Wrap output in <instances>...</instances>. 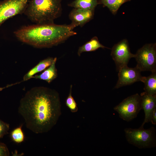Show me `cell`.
<instances>
[{"instance_id":"52a82bcc","label":"cell","mask_w":156,"mask_h":156,"mask_svg":"<svg viewBox=\"0 0 156 156\" xmlns=\"http://www.w3.org/2000/svg\"><path fill=\"white\" fill-rule=\"evenodd\" d=\"M30 0H4L0 1V26L6 21L23 13Z\"/></svg>"},{"instance_id":"8992f818","label":"cell","mask_w":156,"mask_h":156,"mask_svg":"<svg viewBox=\"0 0 156 156\" xmlns=\"http://www.w3.org/2000/svg\"><path fill=\"white\" fill-rule=\"evenodd\" d=\"M120 117L129 122L136 117L142 109L141 98L138 94L129 96L123 100L114 108Z\"/></svg>"},{"instance_id":"ffe728a7","label":"cell","mask_w":156,"mask_h":156,"mask_svg":"<svg viewBox=\"0 0 156 156\" xmlns=\"http://www.w3.org/2000/svg\"><path fill=\"white\" fill-rule=\"evenodd\" d=\"M10 125L0 119V139L8 134Z\"/></svg>"},{"instance_id":"4fadbf2b","label":"cell","mask_w":156,"mask_h":156,"mask_svg":"<svg viewBox=\"0 0 156 156\" xmlns=\"http://www.w3.org/2000/svg\"><path fill=\"white\" fill-rule=\"evenodd\" d=\"M53 59L52 57H48L40 61L24 75L23 81L29 79L36 74L45 70L51 64Z\"/></svg>"},{"instance_id":"6da1fadb","label":"cell","mask_w":156,"mask_h":156,"mask_svg":"<svg viewBox=\"0 0 156 156\" xmlns=\"http://www.w3.org/2000/svg\"><path fill=\"white\" fill-rule=\"evenodd\" d=\"M18 112L28 129L36 134L47 132L61 114L59 94L46 87L33 88L20 100Z\"/></svg>"},{"instance_id":"e0dca14e","label":"cell","mask_w":156,"mask_h":156,"mask_svg":"<svg viewBox=\"0 0 156 156\" xmlns=\"http://www.w3.org/2000/svg\"><path fill=\"white\" fill-rule=\"evenodd\" d=\"M100 3L104 6L107 7L111 13L115 15L123 3L131 0H99Z\"/></svg>"},{"instance_id":"d6986e66","label":"cell","mask_w":156,"mask_h":156,"mask_svg":"<svg viewBox=\"0 0 156 156\" xmlns=\"http://www.w3.org/2000/svg\"><path fill=\"white\" fill-rule=\"evenodd\" d=\"M72 85H71L68 95L66 100V104L71 112L75 113L77 112L78 109L77 103L72 96Z\"/></svg>"},{"instance_id":"30bf717a","label":"cell","mask_w":156,"mask_h":156,"mask_svg":"<svg viewBox=\"0 0 156 156\" xmlns=\"http://www.w3.org/2000/svg\"><path fill=\"white\" fill-rule=\"evenodd\" d=\"M94 10H85L74 8L70 12L69 17L71 24L75 27L82 26L93 17Z\"/></svg>"},{"instance_id":"ac0fdd59","label":"cell","mask_w":156,"mask_h":156,"mask_svg":"<svg viewBox=\"0 0 156 156\" xmlns=\"http://www.w3.org/2000/svg\"><path fill=\"white\" fill-rule=\"evenodd\" d=\"M22 125H21L15 128L11 132V138L12 140L16 143H21L25 140V135L22 129Z\"/></svg>"},{"instance_id":"44dd1931","label":"cell","mask_w":156,"mask_h":156,"mask_svg":"<svg viewBox=\"0 0 156 156\" xmlns=\"http://www.w3.org/2000/svg\"><path fill=\"white\" fill-rule=\"evenodd\" d=\"M10 152L7 145L0 142V156H9Z\"/></svg>"},{"instance_id":"2e32d148","label":"cell","mask_w":156,"mask_h":156,"mask_svg":"<svg viewBox=\"0 0 156 156\" xmlns=\"http://www.w3.org/2000/svg\"><path fill=\"white\" fill-rule=\"evenodd\" d=\"M100 3L99 0H75L68 5L74 8L94 10Z\"/></svg>"},{"instance_id":"8fae6325","label":"cell","mask_w":156,"mask_h":156,"mask_svg":"<svg viewBox=\"0 0 156 156\" xmlns=\"http://www.w3.org/2000/svg\"><path fill=\"white\" fill-rule=\"evenodd\" d=\"M142 109L144 111L145 118L141 127H143L144 124L150 122L151 116L153 110L156 108V95L148 94L145 92L140 94Z\"/></svg>"},{"instance_id":"7c38bea8","label":"cell","mask_w":156,"mask_h":156,"mask_svg":"<svg viewBox=\"0 0 156 156\" xmlns=\"http://www.w3.org/2000/svg\"><path fill=\"white\" fill-rule=\"evenodd\" d=\"M57 58H54L51 64L41 74L35 75L32 78L44 80L48 83H51L57 76V70L55 64Z\"/></svg>"},{"instance_id":"7a4b0ae2","label":"cell","mask_w":156,"mask_h":156,"mask_svg":"<svg viewBox=\"0 0 156 156\" xmlns=\"http://www.w3.org/2000/svg\"><path fill=\"white\" fill-rule=\"evenodd\" d=\"M72 24H37L23 27L14 34L20 41L38 48L50 47L64 42L76 34Z\"/></svg>"},{"instance_id":"5b68a950","label":"cell","mask_w":156,"mask_h":156,"mask_svg":"<svg viewBox=\"0 0 156 156\" xmlns=\"http://www.w3.org/2000/svg\"><path fill=\"white\" fill-rule=\"evenodd\" d=\"M137 67L141 71L156 72V44L144 45L135 54Z\"/></svg>"},{"instance_id":"3957f363","label":"cell","mask_w":156,"mask_h":156,"mask_svg":"<svg viewBox=\"0 0 156 156\" xmlns=\"http://www.w3.org/2000/svg\"><path fill=\"white\" fill-rule=\"evenodd\" d=\"M62 0H30L23 13L37 24L53 23L61 15Z\"/></svg>"},{"instance_id":"9a60e30c","label":"cell","mask_w":156,"mask_h":156,"mask_svg":"<svg viewBox=\"0 0 156 156\" xmlns=\"http://www.w3.org/2000/svg\"><path fill=\"white\" fill-rule=\"evenodd\" d=\"M142 82L144 84V90L147 94L156 95V72H152V74L147 77H144Z\"/></svg>"},{"instance_id":"5bb4252c","label":"cell","mask_w":156,"mask_h":156,"mask_svg":"<svg viewBox=\"0 0 156 156\" xmlns=\"http://www.w3.org/2000/svg\"><path fill=\"white\" fill-rule=\"evenodd\" d=\"M100 48L110 49L101 44L99 42L97 37L94 36L79 48L77 54L80 56L82 53L95 51Z\"/></svg>"},{"instance_id":"ba28073f","label":"cell","mask_w":156,"mask_h":156,"mask_svg":"<svg viewBox=\"0 0 156 156\" xmlns=\"http://www.w3.org/2000/svg\"><path fill=\"white\" fill-rule=\"evenodd\" d=\"M111 55L118 71L122 67L127 65L130 59L135 57V55L131 53L128 42L124 39L114 45L111 49Z\"/></svg>"},{"instance_id":"277c9868","label":"cell","mask_w":156,"mask_h":156,"mask_svg":"<svg viewBox=\"0 0 156 156\" xmlns=\"http://www.w3.org/2000/svg\"><path fill=\"white\" fill-rule=\"evenodd\" d=\"M127 141L139 148H150L156 146V130L153 127L147 129L126 128L124 129Z\"/></svg>"},{"instance_id":"7402d4cb","label":"cell","mask_w":156,"mask_h":156,"mask_svg":"<svg viewBox=\"0 0 156 156\" xmlns=\"http://www.w3.org/2000/svg\"><path fill=\"white\" fill-rule=\"evenodd\" d=\"M150 122L153 125L156 124V108L153 110L151 116Z\"/></svg>"},{"instance_id":"9c48e42d","label":"cell","mask_w":156,"mask_h":156,"mask_svg":"<svg viewBox=\"0 0 156 156\" xmlns=\"http://www.w3.org/2000/svg\"><path fill=\"white\" fill-rule=\"evenodd\" d=\"M118 72V80L114 87L116 89L136 82H142L144 77L141 75V71L136 66L131 68L129 67L127 65L125 66Z\"/></svg>"}]
</instances>
